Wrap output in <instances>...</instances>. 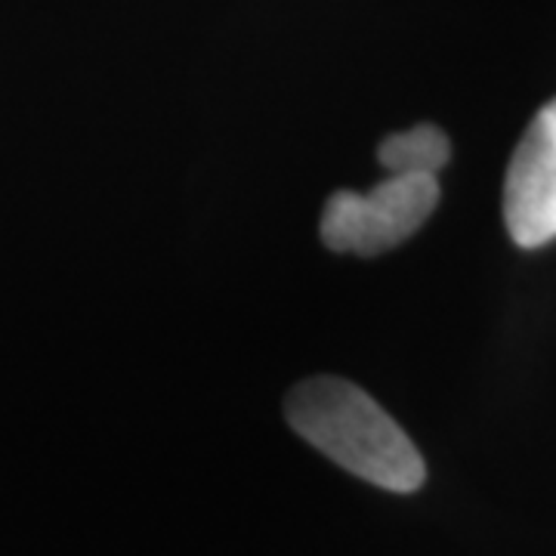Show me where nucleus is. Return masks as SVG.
<instances>
[{
	"label": "nucleus",
	"mask_w": 556,
	"mask_h": 556,
	"mask_svg": "<svg viewBox=\"0 0 556 556\" xmlns=\"http://www.w3.org/2000/svg\"><path fill=\"white\" fill-rule=\"evenodd\" d=\"M452 159V142L437 124H417L387 137L378 146V161L387 177H437Z\"/></svg>",
	"instance_id": "nucleus-4"
},
{
	"label": "nucleus",
	"mask_w": 556,
	"mask_h": 556,
	"mask_svg": "<svg viewBox=\"0 0 556 556\" xmlns=\"http://www.w3.org/2000/svg\"><path fill=\"white\" fill-rule=\"evenodd\" d=\"M285 417L300 439L378 489L412 495L427 479L415 442L353 380L331 375L300 380L285 399Z\"/></svg>",
	"instance_id": "nucleus-1"
},
{
	"label": "nucleus",
	"mask_w": 556,
	"mask_h": 556,
	"mask_svg": "<svg viewBox=\"0 0 556 556\" xmlns=\"http://www.w3.org/2000/svg\"><path fill=\"white\" fill-rule=\"evenodd\" d=\"M439 204L437 177H387L371 192L340 189L325 201L321 241L334 254L378 257L408 241Z\"/></svg>",
	"instance_id": "nucleus-2"
},
{
	"label": "nucleus",
	"mask_w": 556,
	"mask_h": 556,
	"mask_svg": "<svg viewBox=\"0 0 556 556\" xmlns=\"http://www.w3.org/2000/svg\"><path fill=\"white\" fill-rule=\"evenodd\" d=\"M504 223L519 248H541L556 239V100L532 118L510 159Z\"/></svg>",
	"instance_id": "nucleus-3"
}]
</instances>
